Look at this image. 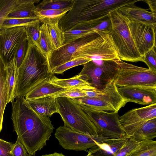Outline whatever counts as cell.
Returning a JSON list of instances; mask_svg holds the SVG:
<instances>
[{"label": "cell", "mask_w": 156, "mask_h": 156, "mask_svg": "<svg viewBox=\"0 0 156 156\" xmlns=\"http://www.w3.org/2000/svg\"><path fill=\"white\" fill-rule=\"evenodd\" d=\"M11 102V119L17 139L27 152L34 156L46 145L55 128L49 118L37 113L24 97L19 96Z\"/></svg>", "instance_id": "6da1fadb"}, {"label": "cell", "mask_w": 156, "mask_h": 156, "mask_svg": "<svg viewBox=\"0 0 156 156\" xmlns=\"http://www.w3.org/2000/svg\"><path fill=\"white\" fill-rule=\"evenodd\" d=\"M27 41L26 54L18 69L15 99L25 97L33 87L54 74L46 57L35 44Z\"/></svg>", "instance_id": "7a4b0ae2"}, {"label": "cell", "mask_w": 156, "mask_h": 156, "mask_svg": "<svg viewBox=\"0 0 156 156\" xmlns=\"http://www.w3.org/2000/svg\"><path fill=\"white\" fill-rule=\"evenodd\" d=\"M142 0H74L72 9L60 19L63 32L78 23L97 19L125 5Z\"/></svg>", "instance_id": "3957f363"}, {"label": "cell", "mask_w": 156, "mask_h": 156, "mask_svg": "<svg viewBox=\"0 0 156 156\" xmlns=\"http://www.w3.org/2000/svg\"><path fill=\"white\" fill-rule=\"evenodd\" d=\"M112 27L110 33L120 59L132 62H144L131 36L127 20L118 10L109 13Z\"/></svg>", "instance_id": "277c9868"}, {"label": "cell", "mask_w": 156, "mask_h": 156, "mask_svg": "<svg viewBox=\"0 0 156 156\" xmlns=\"http://www.w3.org/2000/svg\"><path fill=\"white\" fill-rule=\"evenodd\" d=\"M55 100L58 113L62 117L64 126L81 133L101 135L87 114L71 98H58Z\"/></svg>", "instance_id": "5b68a950"}, {"label": "cell", "mask_w": 156, "mask_h": 156, "mask_svg": "<svg viewBox=\"0 0 156 156\" xmlns=\"http://www.w3.org/2000/svg\"><path fill=\"white\" fill-rule=\"evenodd\" d=\"M71 99L78 105L107 112H118L127 103L119 94L113 80L104 89L97 90L94 97L86 96Z\"/></svg>", "instance_id": "8992f818"}, {"label": "cell", "mask_w": 156, "mask_h": 156, "mask_svg": "<svg viewBox=\"0 0 156 156\" xmlns=\"http://www.w3.org/2000/svg\"><path fill=\"white\" fill-rule=\"evenodd\" d=\"M117 73L113 80L117 87H156V73L148 69L127 63L120 59Z\"/></svg>", "instance_id": "52a82bcc"}, {"label": "cell", "mask_w": 156, "mask_h": 156, "mask_svg": "<svg viewBox=\"0 0 156 156\" xmlns=\"http://www.w3.org/2000/svg\"><path fill=\"white\" fill-rule=\"evenodd\" d=\"M118 60H103L100 65L90 61L83 65L78 75L92 87L102 90L115 78L119 69Z\"/></svg>", "instance_id": "ba28073f"}, {"label": "cell", "mask_w": 156, "mask_h": 156, "mask_svg": "<svg viewBox=\"0 0 156 156\" xmlns=\"http://www.w3.org/2000/svg\"><path fill=\"white\" fill-rule=\"evenodd\" d=\"M55 136L64 149L76 151H86L95 146L97 143L113 139L101 135L79 133L64 126H60L56 129Z\"/></svg>", "instance_id": "9c48e42d"}, {"label": "cell", "mask_w": 156, "mask_h": 156, "mask_svg": "<svg viewBox=\"0 0 156 156\" xmlns=\"http://www.w3.org/2000/svg\"><path fill=\"white\" fill-rule=\"evenodd\" d=\"M78 105L88 115L102 136L112 139L127 136L120 123L118 112L98 110Z\"/></svg>", "instance_id": "30bf717a"}, {"label": "cell", "mask_w": 156, "mask_h": 156, "mask_svg": "<svg viewBox=\"0 0 156 156\" xmlns=\"http://www.w3.org/2000/svg\"><path fill=\"white\" fill-rule=\"evenodd\" d=\"M126 18L136 48L140 55L143 57L147 52L153 48L156 47V25Z\"/></svg>", "instance_id": "8fae6325"}, {"label": "cell", "mask_w": 156, "mask_h": 156, "mask_svg": "<svg viewBox=\"0 0 156 156\" xmlns=\"http://www.w3.org/2000/svg\"><path fill=\"white\" fill-rule=\"evenodd\" d=\"M156 118V103L133 109L119 117L121 125L126 135L130 136L146 121Z\"/></svg>", "instance_id": "7c38bea8"}, {"label": "cell", "mask_w": 156, "mask_h": 156, "mask_svg": "<svg viewBox=\"0 0 156 156\" xmlns=\"http://www.w3.org/2000/svg\"><path fill=\"white\" fill-rule=\"evenodd\" d=\"M25 33L23 26L0 30V52L6 64L14 58L20 40Z\"/></svg>", "instance_id": "4fadbf2b"}, {"label": "cell", "mask_w": 156, "mask_h": 156, "mask_svg": "<svg viewBox=\"0 0 156 156\" xmlns=\"http://www.w3.org/2000/svg\"><path fill=\"white\" fill-rule=\"evenodd\" d=\"M94 32L53 51L50 56L49 62L52 70L55 67L71 60L72 55L76 50L90 41L96 33Z\"/></svg>", "instance_id": "5bb4252c"}, {"label": "cell", "mask_w": 156, "mask_h": 156, "mask_svg": "<svg viewBox=\"0 0 156 156\" xmlns=\"http://www.w3.org/2000/svg\"><path fill=\"white\" fill-rule=\"evenodd\" d=\"M117 90L127 102L148 105L156 103V87H119Z\"/></svg>", "instance_id": "9a60e30c"}, {"label": "cell", "mask_w": 156, "mask_h": 156, "mask_svg": "<svg viewBox=\"0 0 156 156\" xmlns=\"http://www.w3.org/2000/svg\"><path fill=\"white\" fill-rule=\"evenodd\" d=\"M118 10L125 17L135 21L156 25V14L136 6L134 3L121 7Z\"/></svg>", "instance_id": "2e32d148"}, {"label": "cell", "mask_w": 156, "mask_h": 156, "mask_svg": "<svg viewBox=\"0 0 156 156\" xmlns=\"http://www.w3.org/2000/svg\"><path fill=\"white\" fill-rule=\"evenodd\" d=\"M128 137L113 139L96 145L88 151V153L94 156H115L124 144Z\"/></svg>", "instance_id": "e0dca14e"}, {"label": "cell", "mask_w": 156, "mask_h": 156, "mask_svg": "<svg viewBox=\"0 0 156 156\" xmlns=\"http://www.w3.org/2000/svg\"><path fill=\"white\" fill-rule=\"evenodd\" d=\"M27 101L34 111L43 117L49 118L54 113H58L55 98L53 97L47 96Z\"/></svg>", "instance_id": "ac0fdd59"}, {"label": "cell", "mask_w": 156, "mask_h": 156, "mask_svg": "<svg viewBox=\"0 0 156 156\" xmlns=\"http://www.w3.org/2000/svg\"><path fill=\"white\" fill-rule=\"evenodd\" d=\"M50 78L42 81L30 90L24 97L26 100L49 96L66 89L51 83Z\"/></svg>", "instance_id": "d6986e66"}, {"label": "cell", "mask_w": 156, "mask_h": 156, "mask_svg": "<svg viewBox=\"0 0 156 156\" xmlns=\"http://www.w3.org/2000/svg\"><path fill=\"white\" fill-rule=\"evenodd\" d=\"M111 27L112 24L108 13L97 19L78 23L70 30H83L91 32H110Z\"/></svg>", "instance_id": "ffe728a7"}, {"label": "cell", "mask_w": 156, "mask_h": 156, "mask_svg": "<svg viewBox=\"0 0 156 156\" xmlns=\"http://www.w3.org/2000/svg\"><path fill=\"white\" fill-rule=\"evenodd\" d=\"M6 91L7 104L14 101L15 89L18 75V68L14 58L6 64Z\"/></svg>", "instance_id": "44dd1931"}, {"label": "cell", "mask_w": 156, "mask_h": 156, "mask_svg": "<svg viewBox=\"0 0 156 156\" xmlns=\"http://www.w3.org/2000/svg\"><path fill=\"white\" fill-rule=\"evenodd\" d=\"M39 0H19L15 8L7 16V18H37L34 13L35 4Z\"/></svg>", "instance_id": "7402d4cb"}, {"label": "cell", "mask_w": 156, "mask_h": 156, "mask_svg": "<svg viewBox=\"0 0 156 156\" xmlns=\"http://www.w3.org/2000/svg\"><path fill=\"white\" fill-rule=\"evenodd\" d=\"M137 142L151 140L156 137V118L145 121L129 137Z\"/></svg>", "instance_id": "603a6c76"}, {"label": "cell", "mask_w": 156, "mask_h": 156, "mask_svg": "<svg viewBox=\"0 0 156 156\" xmlns=\"http://www.w3.org/2000/svg\"><path fill=\"white\" fill-rule=\"evenodd\" d=\"M6 63L0 52V132L2 129L4 112L7 104L6 91Z\"/></svg>", "instance_id": "cb8c5ba5"}, {"label": "cell", "mask_w": 156, "mask_h": 156, "mask_svg": "<svg viewBox=\"0 0 156 156\" xmlns=\"http://www.w3.org/2000/svg\"><path fill=\"white\" fill-rule=\"evenodd\" d=\"M50 81L54 84L65 89L75 88L83 90L94 87L82 80L78 74L66 79L58 78L54 74L51 76Z\"/></svg>", "instance_id": "d4e9b609"}, {"label": "cell", "mask_w": 156, "mask_h": 156, "mask_svg": "<svg viewBox=\"0 0 156 156\" xmlns=\"http://www.w3.org/2000/svg\"><path fill=\"white\" fill-rule=\"evenodd\" d=\"M68 11L47 9L35 11L34 13L40 23L50 25L58 23L62 18Z\"/></svg>", "instance_id": "484cf974"}, {"label": "cell", "mask_w": 156, "mask_h": 156, "mask_svg": "<svg viewBox=\"0 0 156 156\" xmlns=\"http://www.w3.org/2000/svg\"><path fill=\"white\" fill-rule=\"evenodd\" d=\"M74 1V0H44L36 5L35 11L47 9L69 11Z\"/></svg>", "instance_id": "4316f807"}, {"label": "cell", "mask_w": 156, "mask_h": 156, "mask_svg": "<svg viewBox=\"0 0 156 156\" xmlns=\"http://www.w3.org/2000/svg\"><path fill=\"white\" fill-rule=\"evenodd\" d=\"M127 156H156V142L152 140L139 142Z\"/></svg>", "instance_id": "83f0119b"}, {"label": "cell", "mask_w": 156, "mask_h": 156, "mask_svg": "<svg viewBox=\"0 0 156 156\" xmlns=\"http://www.w3.org/2000/svg\"><path fill=\"white\" fill-rule=\"evenodd\" d=\"M39 48L49 61L51 54L54 50L49 36L48 25L44 23H43L41 27Z\"/></svg>", "instance_id": "f1b7e54d"}, {"label": "cell", "mask_w": 156, "mask_h": 156, "mask_svg": "<svg viewBox=\"0 0 156 156\" xmlns=\"http://www.w3.org/2000/svg\"><path fill=\"white\" fill-rule=\"evenodd\" d=\"M40 23L38 20L24 27L27 39L31 41L38 48L41 25Z\"/></svg>", "instance_id": "f546056e"}, {"label": "cell", "mask_w": 156, "mask_h": 156, "mask_svg": "<svg viewBox=\"0 0 156 156\" xmlns=\"http://www.w3.org/2000/svg\"><path fill=\"white\" fill-rule=\"evenodd\" d=\"M58 23L47 25L49 36L54 50L63 45V32L60 29Z\"/></svg>", "instance_id": "4dcf8cb0"}, {"label": "cell", "mask_w": 156, "mask_h": 156, "mask_svg": "<svg viewBox=\"0 0 156 156\" xmlns=\"http://www.w3.org/2000/svg\"><path fill=\"white\" fill-rule=\"evenodd\" d=\"M38 20L37 18H7L4 20L1 30L19 26H25Z\"/></svg>", "instance_id": "1f68e13d"}, {"label": "cell", "mask_w": 156, "mask_h": 156, "mask_svg": "<svg viewBox=\"0 0 156 156\" xmlns=\"http://www.w3.org/2000/svg\"><path fill=\"white\" fill-rule=\"evenodd\" d=\"M19 0H0V30L4 20L17 6Z\"/></svg>", "instance_id": "d6a6232c"}, {"label": "cell", "mask_w": 156, "mask_h": 156, "mask_svg": "<svg viewBox=\"0 0 156 156\" xmlns=\"http://www.w3.org/2000/svg\"><path fill=\"white\" fill-rule=\"evenodd\" d=\"M90 61H91L83 58L73 59L55 67L52 71L54 74H63L64 72L67 70L78 66L83 65Z\"/></svg>", "instance_id": "836d02e7"}, {"label": "cell", "mask_w": 156, "mask_h": 156, "mask_svg": "<svg viewBox=\"0 0 156 156\" xmlns=\"http://www.w3.org/2000/svg\"><path fill=\"white\" fill-rule=\"evenodd\" d=\"M27 48L28 41L25 33L20 40L14 57L18 69L24 58Z\"/></svg>", "instance_id": "e575fe53"}, {"label": "cell", "mask_w": 156, "mask_h": 156, "mask_svg": "<svg viewBox=\"0 0 156 156\" xmlns=\"http://www.w3.org/2000/svg\"><path fill=\"white\" fill-rule=\"evenodd\" d=\"M94 32L80 30H69L63 32V45L68 44Z\"/></svg>", "instance_id": "d590c367"}, {"label": "cell", "mask_w": 156, "mask_h": 156, "mask_svg": "<svg viewBox=\"0 0 156 156\" xmlns=\"http://www.w3.org/2000/svg\"><path fill=\"white\" fill-rule=\"evenodd\" d=\"M86 96L85 93L81 89L72 88L66 89L62 91L55 93L49 96L55 98L64 97L72 98Z\"/></svg>", "instance_id": "8d00e7d4"}, {"label": "cell", "mask_w": 156, "mask_h": 156, "mask_svg": "<svg viewBox=\"0 0 156 156\" xmlns=\"http://www.w3.org/2000/svg\"><path fill=\"white\" fill-rule=\"evenodd\" d=\"M139 142L128 137L115 156H127L138 145Z\"/></svg>", "instance_id": "74e56055"}, {"label": "cell", "mask_w": 156, "mask_h": 156, "mask_svg": "<svg viewBox=\"0 0 156 156\" xmlns=\"http://www.w3.org/2000/svg\"><path fill=\"white\" fill-rule=\"evenodd\" d=\"M156 47L153 48L147 52L143 56L144 62L147 65L148 69L156 73Z\"/></svg>", "instance_id": "f35d334b"}, {"label": "cell", "mask_w": 156, "mask_h": 156, "mask_svg": "<svg viewBox=\"0 0 156 156\" xmlns=\"http://www.w3.org/2000/svg\"><path fill=\"white\" fill-rule=\"evenodd\" d=\"M10 156H32L27 151L23 145L19 140L13 144Z\"/></svg>", "instance_id": "ab89813d"}, {"label": "cell", "mask_w": 156, "mask_h": 156, "mask_svg": "<svg viewBox=\"0 0 156 156\" xmlns=\"http://www.w3.org/2000/svg\"><path fill=\"white\" fill-rule=\"evenodd\" d=\"M13 144L0 139V156H10Z\"/></svg>", "instance_id": "60d3db41"}, {"label": "cell", "mask_w": 156, "mask_h": 156, "mask_svg": "<svg viewBox=\"0 0 156 156\" xmlns=\"http://www.w3.org/2000/svg\"><path fill=\"white\" fill-rule=\"evenodd\" d=\"M149 5L151 12L156 14V0H144Z\"/></svg>", "instance_id": "b9f144b4"}, {"label": "cell", "mask_w": 156, "mask_h": 156, "mask_svg": "<svg viewBox=\"0 0 156 156\" xmlns=\"http://www.w3.org/2000/svg\"><path fill=\"white\" fill-rule=\"evenodd\" d=\"M41 156H66L62 153H59L57 152H55L52 154H46Z\"/></svg>", "instance_id": "7bdbcfd3"}, {"label": "cell", "mask_w": 156, "mask_h": 156, "mask_svg": "<svg viewBox=\"0 0 156 156\" xmlns=\"http://www.w3.org/2000/svg\"><path fill=\"white\" fill-rule=\"evenodd\" d=\"M86 156H94L88 153V154Z\"/></svg>", "instance_id": "ee69618b"}]
</instances>
